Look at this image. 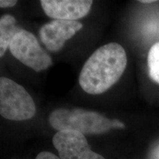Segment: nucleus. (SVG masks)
Masks as SVG:
<instances>
[{"mask_svg":"<svg viewBox=\"0 0 159 159\" xmlns=\"http://www.w3.org/2000/svg\"><path fill=\"white\" fill-rule=\"evenodd\" d=\"M126 66L124 48L117 43H107L97 49L85 63L80 74V85L88 94H102L119 80Z\"/></svg>","mask_w":159,"mask_h":159,"instance_id":"nucleus-1","label":"nucleus"},{"mask_svg":"<svg viewBox=\"0 0 159 159\" xmlns=\"http://www.w3.org/2000/svg\"><path fill=\"white\" fill-rule=\"evenodd\" d=\"M49 123L58 131L72 130L84 134H99L112 128H124L119 120H111L97 112L82 109H56L49 115Z\"/></svg>","mask_w":159,"mask_h":159,"instance_id":"nucleus-2","label":"nucleus"},{"mask_svg":"<svg viewBox=\"0 0 159 159\" xmlns=\"http://www.w3.org/2000/svg\"><path fill=\"white\" fill-rule=\"evenodd\" d=\"M35 105L32 97L23 86L7 77L0 78V114L13 121L33 118Z\"/></svg>","mask_w":159,"mask_h":159,"instance_id":"nucleus-3","label":"nucleus"},{"mask_svg":"<svg viewBox=\"0 0 159 159\" xmlns=\"http://www.w3.org/2000/svg\"><path fill=\"white\" fill-rule=\"evenodd\" d=\"M9 49L20 62L36 71L47 69L52 64L51 57L41 48L35 35L25 30L13 37Z\"/></svg>","mask_w":159,"mask_h":159,"instance_id":"nucleus-4","label":"nucleus"},{"mask_svg":"<svg viewBox=\"0 0 159 159\" xmlns=\"http://www.w3.org/2000/svg\"><path fill=\"white\" fill-rule=\"evenodd\" d=\"M52 142L61 159H105L93 152L84 135L77 131H58Z\"/></svg>","mask_w":159,"mask_h":159,"instance_id":"nucleus-5","label":"nucleus"},{"mask_svg":"<svg viewBox=\"0 0 159 159\" xmlns=\"http://www.w3.org/2000/svg\"><path fill=\"white\" fill-rule=\"evenodd\" d=\"M82 28L83 25L79 21L55 20L43 25L40 29L39 35L47 49L55 52L60 50L66 41Z\"/></svg>","mask_w":159,"mask_h":159,"instance_id":"nucleus-6","label":"nucleus"},{"mask_svg":"<svg viewBox=\"0 0 159 159\" xmlns=\"http://www.w3.org/2000/svg\"><path fill=\"white\" fill-rule=\"evenodd\" d=\"M43 11L56 20L75 21L89 13L92 5L91 0H41Z\"/></svg>","mask_w":159,"mask_h":159,"instance_id":"nucleus-7","label":"nucleus"},{"mask_svg":"<svg viewBox=\"0 0 159 159\" xmlns=\"http://www.w3.org/2000/svg\"><path fill=\"white\" fill-rule=\"evenodd\" d=\"M16 19L13 16L7 14L0 19V56L3 55L9 47L13 37L21 30L15 25Z\"/></svg>","mask_w":159,"mask_h":159,"instance_id":"nucleus-8","label":"nucleus"},{"mask_svg":"<svg viewBox=\"0 0 159 159\" xmlns=\"http://www.w3.org/2000/svg\"><path fill=\"white\" fill-rule=\"evenodd\" d=\"M148 66L151 78L159 83V42L155 43L150 49Z\"/></svg>","mask_w":159,"mask_h":159,"instance_id":"nucleus-9","label":"nucleus"},{"mask_svg":"<svg viewBox=\"0 0 159 159\" xmlns=\"http://www.w3.org/2000/svg\"><path fill=\"white\" fill-rule=\"evenodd\" d=\"M35 159H61L53 153L49 152H41L38 155Z\"/></svg>","mask_w":159,"mask_h":159,"instance_id":"nucleus-10","label":"nucleus"},{"mask_svg":"<svg viewBox=\"0 0 159 159\" xmlns=\"http://www.w3.org/2000/svg\"><path fill=\"white\" fill-rule=\"evenodd\" d=\"M17 3L16 0H1L0 1V7H10L14 6Z\"/></svg>","mask_w":159,"mask_h":159,"instance_id":"nucleus-11","label":"nucleus"},{"mask_svg":"<svg viewBox=\"0 0 159 159\" xmlns=\"http://www.w3.org/2000/svg\"><path fill=\"white\" fill-rule=\"evenodd\" d=\"M155 1L153 0H143V1H140V2H142V3H152V2H154Z\"/></svg>","mask_w":159,"mask_h":159,"instance_id":"nucleus-12","label":"nucleus"},{"mask_svg":"<svg viewBox=\"0 0 159 159\" xmlns=\"http://www.w3.org/2000/svg\"><path fill=\"white\" fill-rule=\"evenodd\" d=\"M158 159H159V152H158Z\"/></svg>","mask_w":159,"mask_h":159,"instance_id":"nucleus-13","label":"nucleus"}]
</instances>
